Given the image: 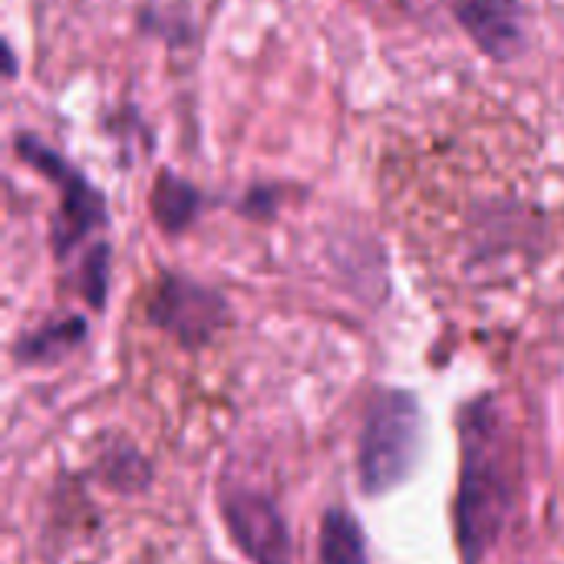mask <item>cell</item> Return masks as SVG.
<instances>
[{
  "label": "cell",
  "mask_w": 564,
  "mask_h": 564,
  "mask_svg": "<svg viewBox=\"0 0 564 564\" xmlns=\"http://www.w3.org/2000/svg\"><path fill=\"white\" fill-rule=\"evenodd\" d=\"M205 195L172 169H162L152 182V218L165 235L185 231L202 215Z\"/></svg>",
  "instance_id": "cell-7"
},
{
  "label": "cell",
  "mask_w": 564,
  "mask_h": 564,
  "mask_svg": "<svg viewBox=\"0 0 564 564\" xmlns=\"http://www.w3.org/2000/svg\"><path fill=\"white\" fill-rule=\"evenodd\" d=\"M423 449V410L406 390H383L367 413L360 436V482L380 496L400 486Z\"/></svg>",
  "instance_id": "cell-2"
},
{
  "label": "cell",
  "mask_w": 564,
  "mask_h": 564,
  "mask_svg": "<svg viewBox=\"0 0 564 564\" xmlns=\"http://www.w3.org/2000/svg\"><path fill=\"white\" fill-rule=\"evenodd\" d=\"M221 516L231 542L251 564H291V532L278 506L254 489L231 486L221 496Z\"/></svg>",
  "instance_id": "cell-5"
},
{
  "label": "cell",
  "mask_w": 564,
  "mask_h": 564,
  "mask_svg": "<svg viewBox=\"0 0 564 564\" xmlns=\"http://www.w3.org/2000/svg\"><path fill=\"white\" fill-rule=\"evenodd\" d=\"M321 562L367 564V542L357 519L344 509H330L321 522Z\"/></svg>",
  "instance_id": "cell-8"
},
{
  "label": "cell",
  "mask_w": 564,
  "mask_h": 564,
  "mask_svg": "<svg viewBox=\"0 0 564 564\" xmlns=\"http://www.w3.org/2000/svg\"><path fill=\"white\" fill-rule=\"evenodd\" d=\"M83 337H86L83 317H66V321L46 324V327H40L36 334L23 337V344L17 347V354H20V360L36 364V360H50V357H56V354L73 350Z\"/></svg>",
  "instance_id": "cell-9"
},
{
  "label": "cell",
  "mask_w": 564,
  "mask_h": 564,
  "mask_svg": "<svg viewBox=\"0 0 564 564\" xmlns=\"http://www.w3.org/2000/svg\"><path fill=\"white\" fill-rule=\"evenodd\" d=\"M3 53H7V79H17V56H13L10 46H7Z\"/></svg>",
  "instance_id": "cell-11"
},
{
  "label": "cell",
  "mask_w": 564,
  "mask_h": 564,
  "mask_svg": "<svg viewBox=\"0 0 564 564\" xmlns=\"http://www.w3.org/2000/svg\"><path fill=\"white\" fill-rule=\"evenodd\" d=\"M79 288H83V294H86V301H89L93 307H102L106 291H109V245H96V248L86 254Z\"/></svg>",
  "instance_id": "cell-10"
},
{
  "label": "cell",
  "mask_w": 564,
  "mask_h": 564,
  "mask_svg": "<svg viewBox=\"0 0 564 564\" xmlns=\"http://www.w3.org/2000/svg\"><path fill=\"white\" fill-rule=\"evenodd\" d=\"M149 321L178 344L202 347L228 324V304L218 291L192 278L162 274L149 301Z\"/></svg>",
  "instance_id": "cell-4"
},
{
  "label": "cell",
  "mask_w": 564,
  "mask_h": 564,
  "mask_svg": "<svg viewBox=\"0 0 564 564\" xmlns=\"http://www.w3.org/2000/svg\"><path fill=\"white\" fill-rule=\"evenodd\" d=\"M453 17L492 63H516L529 50V10L522 0H453Z\"/></svg>",
  "instance_id": "cell-6"
},
{
  "label": "cell",
  "mask_w": 564,
  "mask_h": 564,
  "mask_svg": "<svg viewBox=\"0 0 564 564\" xmlns=\"http://www.w3.org/2000/svg\"><path fill=\"white\" fill-rule=\"evenodd\" d=\"M512 456L502 420L492 406H469L463 423V476L456 499V532L466 564H482L499 542L512 509Z\"/></svg>",
  "instance_id": "cell-1"
},
{
  "label": "cell",
  "mask_w": 564,
  "mask_h": 564,
  "mask_svg": "<svg viewBox=\"0 0 564 564\" xmlns=\"http://www.w3.org/2000/svg\"><path fill=\"white\" fill-rule=\"evenodd\" d=\"M13 149H17L23 165H30L43 178H50V185H56V192H59V205H56L53 228H50V241H53L56 258H66L79 241H86L93 231L109 225L106 195L59 149H53L50 142H43L33 132H17Z\"/></svg>",
  "instance_id": "cell-3"
}]
</instances>
